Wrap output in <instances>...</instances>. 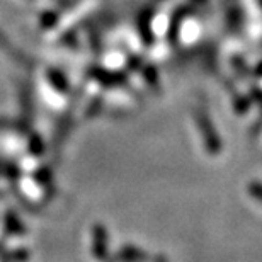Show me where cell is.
<instances>
[{
	"mask_svg": "<svg viewBox=\"0 0 262 262\" xmlns=\"http://www.w3.org/2000/svg\"><path fill=\"white\" fill-rule=\"evenodd\" d=\"M250 191H252V194L259 199V201H262V186L260 184H254L252 187H250Z\"/></svg>",
	"mask_w": 262,
	"mask_h": 262,
	"instance_id": "1",
	"label": "cell"
}]
</instances>
